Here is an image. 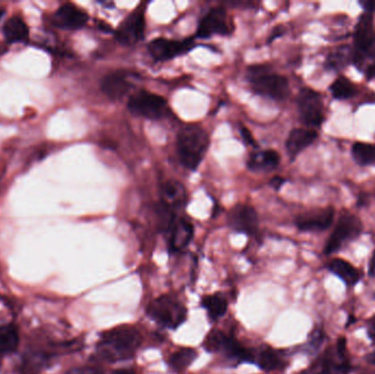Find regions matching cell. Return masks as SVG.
<instances>
[{"mask_svg":"<svg viewBox=\"0 0 375 374\" xmlns=\"http://www.w3.org/2000/svg\"><path fill=\"white\" fill-rule=\"evenodd\" d=\"M209 146V134L200 126L190 124L178 134V155L180 163L187 170H198L205 157Z\"/></svg>","mask_w":375,"mask_h":374,"instance_id":"obj_1","label":"cell"},{"mask_svg":"<svg viewBox=\"0 0 375 374\" xmlns=\"http://www.w3.org/2000/svg\"><path fill=\"white\" fill-rule=\"evenodd\" d=\"M141 337L133 327H117L101 336L99 349L106 360H126L133 357L141 344Z\"/></svg>","mask_w":375,"mask_h":374,"instance_id":"obj_2","label":"cell"},{"mask_svg":"<svg viewBox=\"0 0 375 374\" xmlns=\"http://www.w3.org/2000/svg\"><path fill=\"white\" fill-rule=\"evenodd\" d=\"M248 82L257 95L282 102L290 95V82L286 77L275 74L266 65H255L248 69Z\"/></svg>","mask_w":375,"mask_h":374,"instance_id":"obj_3","label":"cell"},{"mask_svg":"<svg viewBox=\"0 0 375 374\" xmlns=\"http://www.w3.org/2000/svg\"><path fill=\"white\" fill-rule=\"evenodd\" d=\"M128 109L134 115L150 120H161L170 113L166 99L147 91H139L132 95L128 99Z\"/></svg>","mask_w":375,"mask_h":374,"instance_id":"obj_4","label":"cell"},{"mask_svg":"<svg viewBox=\"0 0 375 374\" xmlns=\"http://www.w3.org/2000/svg\"><path fill=\"white\" fill-rule=\"evenodd\" d=\"M147 313L158 324L172 329L181 325L187 318L185 305L170 295H163L152 301L147 309Z\"/></svg>","mask_w":375,"mask_h":374,"instance_id":"obj_5","label":"cell"},{"mask_svg":"<svg viewBox=\"0 0 375 374\" xmlns=\"http://www.w3.org/2000/svg\"><path fill=\"white\" fill-rule=\"evenodd\" d=\"M145 9L146 3H141L128 16H125L115 31V38L119 43L126 47H133L143 40L146 27Z\"/></svg>","mask_w":375,"mask_h":374,"instance_id":"obj_6","label":"cell"},{"mask_svg":"<svg viewBox=\"0 0 375 374\" xmlns=\"http://www.w3.org/2000/svg\"><path fill=\"white\" fill-rule=\"evenodd\" d=\"M299 118L308 128H319L323 122V102L321 95L310 88L305 87L297 97Z\"/></svg>","mask_w":375,"mask_h":374,"instance_id":"obj_7","label":"cell"},{"mask_svg":"<svg viewBox=\"0 0 375 374\" xmlns=\"http://www.w3.org/2000/svg\"><path fill=\"white\" fill-rule=\"evenodd\" d=\"M193 38L185 40H170V38H154L147 45L148 52L156 62H167L174 58L187 54L196 47Z\"/></svg>","mask_w":375,"mask_h":374,"instance_id":"obj_8","label":"cell"},{"mask_svg":"<svg viewBox=\"0 0 375 374\" xmlns=\"http://www.w3.org/2000/svg\"><path fill=\"white\" fill-rule=\"evenodd\" d=\"M361 232L362 223L359 218L348 213L340 216L332 236L327 242L325 254H334L343 246V244L358 237Z\"/></svg>","mask_w":375,"mask_h":374,"instance_id":"obj_9","label":"cell"},{"mask_svg":"<svg viewBox=\"0 0 375 374\" xmlns=\"http://www.w3.org/2000/svg\"><path fill=\"white\" fill-rule=\"evenodd\" d=\"M231 25L227 11L223 7L211 9L198 23L196 38H209L213 36H229Z\"/></svg>","mask_w":375,"mask_h":374,"instance_id":"obj_10","label":"cell"},{"mask_svg":"<svg viewBox=\"0 0 375 374\" xmlns=\"http://www.w3.org/2000/svg\"><path fill=\"white\" fill-rule=\"evenodd\" d=\"M135 74L126 71H112L101 80V91L112 102L124 98L134 88Z\"/></svg>","mask_w":375,"mask_h":374,"instance_id":"obj_11","label":"cell"},{"mask_svg":"<svg viewBox=\"0 0 375 374\" xmlns=\"http://www.w3.org/2000/svg\"><path fill=\"white\" fill-rule=\"evenodd\" d=\"M374 23H373V14H361L354 31V49L352 53V60L360 58L367 53L375 43Z\"/></svg>","mask_w":375,"mask_h":374,"instance_id":"obj_12","label":"cell"},{"mask_svg":"<svg viewBox=\"0 0 375 374\" xmlns=\"http://www.w3.org/2000/svg\"><path fill=\"white\" fill-rule=\"evenodd\" d=\"M229 224L236 232L253 234L258 230V214L249 204H237L229 214Z\"/></svg>","mask_w":375,"mask_h":374,"instance_id":"obj_13","label":"cell"},{"mask_svg":"<svg viewBox=\"0 0 375 374\" xmlns=\"http://www.w3.org/2000/svg\"><path fill=\"white\" fill-rule=\"evenodd\" d=\"M88 19H89V16L86 11L78 8L73 3H65L55 12L53 21L55 25L62 29L78 30L86 25Z\"/></svg>","mask_w":375,"mask_h":374,"instance_id":"obj_14","label":"cell"},{"mask_svg":"<svg viewBox=\"0 0 375 374\" xmlns=\"http://www.w3.org/2000/svg\"><path fill=\"white\" fill-rule=\"evenodd\" d=\"M334 210L332 208L312 211L302 214L295 221L297 229L304 232H321L328 229L334 221Z\"/></svg>","mask_w":375,"mask_h":374,"instance_id":"obj_15","label":"cell"},{"mask_svg":"<svg viewBox=\"0 0 375 374\" xmlns=\"http://www.w3.org/2000/svg\"><path fill=\"white\" fill-rule=\"evenodd\" d=\"M169 248L172 251H181L189 246L194 235V229L190 222L183 219H174L169 226Z\"/></svg>","mask_w":375,"mask_h":374,"instance_id":"obj_16","label":"cell"},{"mask_svg":"<svg viewBox=\"0 0 375 374\" xmlns=\"http://www.w3.org/2000/svg\"><path fill=\"white\" fill-rule=\"evenodd\" d=\"M318 134L315 130L310 128H294L288 134L286 139V148L288 156L292 159H295L297 155L302 153L308 146L315 142Z\"/></svg>","mask_w":375,"mask_h":374,"instance_id":"obj_17","label":"cell"},{"mask_svg":"<svg viewBox=\"0 0 375 374\" xmlns=\"http://www.w3.org/2000/svg\"><path fill=\"white\" fill-rule=\"evenodd\" d=\"M161 204L168 210H177L187 204V191L179 181L168 180L161 187Z\"/></svg>","mask_w":375,"mask_h":374,"instance_id":"obj_18","label":"cell"},{"mask_svg":"<svg viewBox=\"0 0 375 374\" xmlns=\"http://www.w3.org/2000/svg\"><path fill=\"white\" fill-rule=\"evenodd\" d=\"M280 161V155L275 150H261L249 156L247 167L248 170L253 172H271L277 168Z\"/></svg>","mask_w":375,"mask_h":374,"instance_id":"obj_19","label":"cell"},{"mask_svg":"<svg viewBox=\"0 0 375 374\" xmlns=\"http://www.w3.org/2000/svg\"><path fill=\"white\" fill-rule=\"evenodd\" d=\"M3 36L10 43H25L29 40V27L19 16H12L3 25Z\"/></svg>","mask_w":375,"mask_h":374,"instance_id":"obj_20","label":"cell"},{"mask_svg":"<svg viewBox=\"0 0 375 374\" xmlns=\"http://www.w3.org/2000/svg\"><path fill=\"white\" fill-rule=\"evenodd\" d=\"M329 270L339 277L348 285H354L361 278L359 271L354 266L343 259H334L329 262Z\"/></svg>","mask_w":375,"mask_h":374,"instance_id":"obj_21","label":"cell"},{"mask_svg":"<svg viewBox=\"0 0 375 374\" xmlns=\"http://www.w3.org/2000/svg\"><path fill=\"white\" fill-rule=\"evenodd\" d=\"M19 344L18 331L14 325L0 327V355H8L16 351Z\"/></svg>","mask_w":375,"mask_h":374,"instance_id":"obj_22","label":"cell"},{"mask_svg":"<svg viewBox=\"0 0 375 374\" xmlns=\"http://www.w3.org/2000/svg\"><path fill=\"white\" fill-rule=\"evenodd\" d=\"M202 304L212 320H218L225 314L227 309V301L220 294L207 295L202 301Z\"/></svg>","mask_w":375,"mask_h":374,"instance_id":"obj_23","label":"cell"},{"mask_svg":"<svg viewBox=\"0 0 375 374\" xmlns=\"http://www.w3.org/2000/svg\"><path fill=\"white\" fill-rule=\"evenodd\" d=\"M351 154L356 164L361 166H367L375 163V145L369 144V143H354Z\"/></svg>","mask_w":375,"mask_h":374,"instance_id":"obj_24","label":"cell"},{"mask_svg":"<svg viewBox=\"0 0 375 374\" xmlns=\"http://www.w3.org/2000/svg\"><path fill=\"white\" fill-rule=\"evenodd\" d=\"M330 93L334 99L347 100L356 95V89L347 77L340 76L330 86Z\"/></svg>","mask_w":375,"mask_h":374,"instance_id":"obj_25","label":"cell"},{"mask_svg":"<svg viewBox=\"0 0 375 374\" xmlns=\"http://www.w3.org/2000/svg\"><path fill=\"white\" fill-rule=\"evenodd\" d=\"M196 351L192 348H181L170 358V366L177 371L187 369L196 359Z\"/></svg>","mask_w":375,"mask_h":374,"instance_id":"obj_26","label":"cell"},{"mask_svg":"<svg viewBox=\"0 0 375 374\" xmlns=\"http://www.w3.org/2000/svg\"><path fill=\"white\" fill-rule=\"evenodd\" d=\"M229 337L226 336L225 334L222 333L218 329H213L207 335L204 342V348L209 353H218V351H224L226 344L229 342Z\"/></svg>","mask_w":375,"mask_h":374,"instance_id":"obj_27","label":"cell"},{"mask_svg":"<svg viewBox=\"0 0 375 374\" xmlns=\"http://www.w3.org/2000/svg\"><path fill=\"white\" fill-rule=\"evenodd\" d=\"M281 358L279 353L271 348L262 350L258 357V364L264 371H273L280 368Z\"/></svg>","mask_w":375,"mask_h":374,"instance_id":"obj_28","label":"cell"},{"mask_svg":"<svg viewBox=\"0 0 375 374\" xmlns=\"http://www.w3.org/2000/svg\"><path fill=\"white\" fill-rule=\"evenodd\" d=\"M352 60L350 49L348 47H340L337 51L329 55L327 58V67L332 69H343L347 64Z\"/></svg>","mask_w":375,"mask_h":374,"instance_id":"obj_29","label":"cell"},{"mask_svg":"<svg viewBox=\"0 0 375 374\" xmlns=\"http://www.w3.org/2000/svg\"><path fill=\"white\" fill-rule=\"evenodd\" d=\"M67 374H102V372L93 366H79L68 371Z\"/></svg>","mask_w":375,"mask_h":374,"instance_id":"obj_30","label":"cell"},{"mask_svg":"<svg viewBox=\"0 0 375 374\" xmlns=\"http://www.w3.org/2000/svg\"><path fill=\"white\" fill-rule=\"evenodd\" d=\"M240 134H242V139H244V142L246 144L249 145V146H257L255 139H253V135L250 133L249 130H247L245 126L240 128Z\"/></svg>","mask_w":375,"mask_h":374,"instance_id":"obj_31","label":"cell"},{"mask_svg":"<svg viewBox=\"0 0 375 374\" xmlns=\"http://www.w3.org/2000/svg\"><path fill=\"white\" fill-rule=\"evenodd\" d=\"M359 5L367 14H374L375 1L374 0H360Z\"/></svg>","mask_w":375,"mask_h":374,"instance_id":"obj_32","label":"cell"},{"mask_svg":"<svg viewBox=\"0 0 375 374\" xmlns=\"http://www.w3.org/2000/svg\"><path fill=\"white\" fill-rule=\"evenodd\" d=\"M284 183H286V179H284V178L277 176V177L272 178L271 181H270V186H271L272 188H275V190H280L281 187L284 185Z\"/></svg>","mask_w":375,"mask_h":374,"instance_id":"obj_33","label":"cell"},{"mask_svg":"<svg viewBox=\"0 0 375 374\" xmlns=\"http://www.w3.org/2000/svg\"><path fill=\"white\" fill-rule=\"evenodd\" d=\"M367 334H369V336L375 344V318H373L369 326H367Z\"/></svg>","mask_w":375,"mask_h":374,"instance_id":"obj_34","label":"cell"},{"mask_svg":"<svg viewBox=\"0 0 375 374\" xmlns=\"http://www.w3.org/2000/svg\"><path fill=\"white\" fill-rule=\"evenodd\" d=\"M370 274L371 277H373V278H375V250L374 254H373L372 259H371L370 262Z\"/></svg>","mask_w":375,"mask_h":374,"instance_id":"obj_35","label":"cell"},{"mask_svg":"<svg viewBox=\"0 0 375 374\" xmlns=\"http://www.w3.org/2000/svg\"><path fill=\"white\" fill-rule=\"evenodd\" d=\"M367 361H369L371 364H373V366H375V350L373 353H371L370 355H367Z\"/></svg>","mask_w":375,"mask_h":374,"instance_id":"obj_36","label":"cell"},{"mask_svg":"<svg viewBox=\"0 0 375 374\" xmlns=\"http://www.w3.org/2000/svg\"><path fill=\"white\" fill-rule=\"evenodd\" d=\"M0 16H1V10H0Z\"/></svg>","mask_w":375,"mask_h":374,"instance_id":"obj_37","label":"cell"},{"mask_svg":"<svg viewBox=\"0 0 375 374\" xmlns=\"http://www.w3.org/2000/svg\"><path fill=\"white\" fill-rule=\"evenodd\" d=\"M301 374H306V373H301Z\"/></svg>","mask_w":375,"mask_h":374,"instance_id":"obj_38","label":"cell"}]
</instances>
